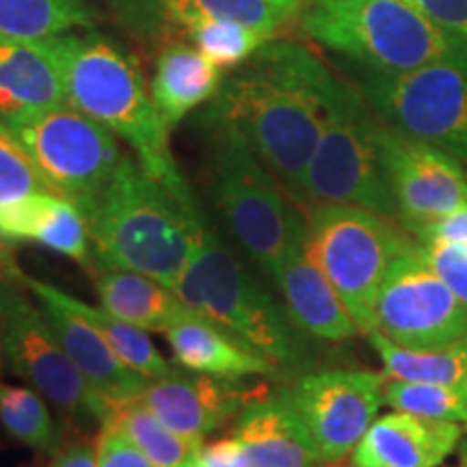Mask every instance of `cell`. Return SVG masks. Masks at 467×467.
<instances>
[{"mask_svg":"<svg viewBox=\"0 0 467 467\" xmlns=\"http://www.w3.org/2000/svg\"><path fill=\"white\" fill-rule=\"evenodd\" d=\"M337 83L306 46L268 39L223 80L202 121L241 134L299 203L303 175L317 151Z\"/></svg>","mask_w":467,"mask_h":467,"instance_id":"6da1fadb","label":"cell"},{"mask_svg":"<svg viewBox=\"0 0 467 467\" xmlns=\"http://www.w3.org/2000/svg\"><path fill=\"white\" fill-rule=\"evenodd\" d=\"M91 266L124 268L173 288L200 247L206 221L184 178L165 180L126 159L83 210Z\"/></svg>","mask_w":467,"mask_h":467,"instance_id":"7a4b0ae2","label":"cell"},{"mask_svg":"<svg viewBox=\"0 0 467 467\" xmlns=\"http://www.w3.org/2000/svg\"><path fill=\"white\" fill-rule=\"evenodd\" d=\"M171 290L238 347L268 361L279 379L301 377L312 364L306 334L288 309L208 225Z\"/></svg>","mask_w":467,"mask_h":467,"instance_id":"3957f363","label":"cell"},{"mask_svg":"<svg viewBox=\"0 0 467 467\" xmlns=\"http://www.w3.org/2000/svg\"><path fill=\"white\" fill-rule=\"evenodd\" d=\"M66 100L130 145L145 171L182 178L169 148V126L145 89L137 61L98 33L58 35Z\"/></svg>","mask_w":467,"mask_h":467,"instance_id":"277c9868","label":"cell"},{"mask_svg":"<svg viewBox=\"0 0 467 467\" xmlns=\"http://www.w3.org/2000/svg\"><path fill=\"white\" fill-rule=\"evenodd\" d=\"M203 126L214 203L243 254L275 282L285 255L306 236L307 221L241 134L214 121Z\"/></svg>","mask_w":467,"mask_h":467,"instance_id":"5b68a950","label":"cell"},{"mask_svg":"<svg viewBox=\"0 0 467 467\" xmlns=\"http://www.w3.org/2000/svg\"><path fill=\"white\" fill-rule=\"evenodd\" d=\"M301 28L325 48L370 74H405L467 55L452 37L407 0H318L306 3Z\"/></svg>","mask_w":467,"mask_h":467,"instance_id":"8992f818","label":"cell"},{"mask_svg":"<svg viewBox=\"0 0 467 467\" xmlns=\"http://www.w3.org/2000/svg\"><path fill=\"white\" fill-rule=\"evenodd\" d=\"M379 128L381 121L361 91L337 83L317 151L303 175L301 206L347 203L399 217Z\"/></svg>","mask_w":467,"mask_h":467,"instance_id":"52a82bcc","label":"cell"},{"mask_svg":"<svg viewBox=\"0 0 467 467\" xmlns=\"http://www.w3.org/2000/svg\"><path fill=\"white\" fill-rule=\"evenodd\" d=\"M413 243L394 219L347 203H314L307 249L361 334L375 329V306L389 266Z\"/></svg>","mask_w":467,"mask_h":467,"instance_id":"ba28073f","label":"cell"},{"mask_svg":"<svg viewBox=\"0 0 467 467\" xmlns=\"http://www.w3.org/2000/svg\"><path fill=\"white\" fill-rule=\"evenodd\" d=\"M3 117L52 195L72 202L80 213L98 200L128 159L117 134L67 102Z\"/></svg>","mask_w":467,"mask_h":467,"instance_id":"9c48e42d","label":"cell"},{"mask_svg":"<svg viewBox=\"0 0 467 467\" xmlns=\"http://www.w3.org/2000/svg\"><path fill=\"white\" fill-rule=\"evenodd\" d=\"M359 91L383 124L467 162V55L405 74H370Z\"/></svg>","mask_w":467,"mask_h":467,"instance_id":"30bf717a","label":"cell"},{"mask_svg":"<svg viewBox=\"0 0 467 467\" xmlns=\"http://www.w3.org/2000/svg\"><path fill=\"white\" fill-rule=\"evenodd\" d=\"M0 282V353L17 377L74 416H89L104 424L110 407L93 392L46 320L42 307L17 288Z\"/></svg>","mask_w":467,"mask_h":467,"instance_id":"8fae6325","label":"cell"},{"mask_svg":"<svg viewBox=\"0 0 467 467\" xmlns=\"http://www.w3.org/2000/svg\"><path fill=\"white\" fill-rule=\"evenodd\" d=\"M375 329L407 348L446 347L467 336V307L429 266L420 244L389 266L377 296Z\"/></svg>","mask_w":467,"mask_h":467,"instance_id":"7c38bea8","label":"cell"},{"mask_svg":"<svg viewBox=\"0 0 467 467\" xmlns=\"http://www.w3.org/2000/svg\"><path fill=\"white\" fill-rule=\"evenodd\" d=\"M385 383V372L323 370L296 377L282 392L306 424L323 463H342L377 420Z\"/></svg>","mask_w":467,"mask_h":467,"instance_id":"4fadbf2b","label":"cell"},{"mask_svg":"<svg viewBox=\"0 0 467 467\" xmlns=\"http://www.w3.org/2000/svg\"><path fill=\"white\" fill-rule=\"evenodd\" d=\"M385 171L407 232L467 208V175L457 159L388 124L379 128Z\"/></svg>","mask_w":467,"mask_h":467,"instance_id":"5bb4252c","label":"cell"},{"mask_svg":"<svg viewBox=\"0 0 467 467\" xmlns=\"http://www.w3.org/2000/svg\"><path fill=\"white\" fill-rule=\"evenodd\" d=\"M271 392L266 383L171 370L167 377L150 381L141 400L175 435L202 443L210 433L238 418L249 402Z\"/></svg>","mask_w":467,"mask_h":467,"instance_id":"9a60e30c","label":"cell"},{"mask_svg":"<svg viewBox=\"0 0 467 467\" xmlns=\"http://www.w3.org/2000/svg\"><path fill=\"white\" fill-rule=\"evenodd\" d=\"M17 284L33 292L63 350L87 379L93 392L100 394L110 407L143 394L150 379L137 375L119 359L107 337L66 301V292L25 273L17 275Z\"/></svg>","mask_w":467,"mask_h":467,"instance_id":"2e32d148","label":"cell"},{"mask_svg":"<svg viewBox=\"0 0 467 467\" xmlns=\"http://www.w3.org/2000/svg\"><path fill=\"white\" fill-rule=\"evenodd\" d=\"M117 9L134 31L184 39L203 20H234L273 37L299 11L277 0H117Z\"/></svg>","mask_w":467,"mask_h":467,"instance_id":"e0dca14e","label":"cell"},{"mask_svg":"<svg viewBox=\"0 0 467 467\" xmlns=\"http://www.w3.org/2000/svg\"><path fill=\"white\" fill-rule=\"evenodd\" d=\"M459 422L429 420L405 411L375 420L350 452L353 467H437L461 443Z\"/></svg>","mask_w":467,"mask_h":467,"instance_id":"ac0fdd59","label":"cell"},{"mask_svg":"<svg viewBox=\"0 0 467 467\" xmlns=\"http://www.w3.org/2000/svg\"><path fill=\"white\" fill-rule=\"evenodd\" d=\"M275 284L282 290L292 323L306 336L314 340L344 342L359 334L340 295L309 254L307 232L285 255Z\"/></svg>","mask_w":467,"mask_h":467,"instance_id":"d6986e66","label":"cell"},{"mask_svg":"<svg viewBox=\"0 0 467 467\" xmlns=\"http://www.w3.org/2000/svg\"><path fill=\"white\" fill-rule=\"evenodd\" d=\"M232 435L241 441L247 467H317L323 461L282 389L249 402Z\"/></svg>","mask_w":467,"mask_h":467,"instance_id":"ffe728a7","label":"cell"},{"mask_svg":"<svg viewBox=\"0 0 467 467\" xmlns=\"http://www.w3.org/2000/svg\"><path fill=\"white\" fill-rule=\"evenodd\" d=\"M63 102L67 100L58 37L20 39L0 35V115Z\"/></svg>","mask_w":467,"mask_h":467,"instance_id":"44dd1931","label":"cell"},{"mask_svg":"<svg viewBox=\"0 0 467 467\" xmlns=\"http://www.w3.org/2000/svg\"><path fill=\"white\" fill-rule=\"evenodd\" d=\"M0 238L42 244L78 265L91 266V241L83 213L52 192H35L0 206Z\"/></svg>","mask_w":467,"mask_h":467,"instance_id":"7402d4cb","label":"cell"},{"mask_svg":"<svg viewBox=\"0 0 467 467\" xmlns=\"http://www.w3.org/2000/svg\"><path fill=\"white\" fill-rule=\"evenodd\" d=\"M165 336L175 361L184 370L221 379H279L277 370L268 361L238 347L230 336H225L192 309L169 327Z\"/></svg>","mask_w":467,"mask_h":467,"instance_id":"603a6c76","label":"cell"},{"mask_svg":"<svg viewBox=\"0 0 467 467\" xmlns=\"http://www.w3.org/2000/svg\"><path fill=\"white\" fill-rule=\"evenodd\" d=\"M221 72L192 44L169 42L156 58L151 78V100L165 124H180L191 110L213 100L223 85Z\"/></svg>","mask_w":467,"mask_h":467,"instance_id":"cb8c5ba5","label":"cell"},{"mask_svg":"<svg viewBox=\"0 0 467 467\" xmlns=\"http://www.w3.org/2000/svg\"><path fill=\"white\" fill-rule=\"evenodd\" d=\"M91 279L102 307L145 331L165 334L191 309L165 284L124 268L93 266Z\"/></svg>","mask_w":467,"mask_h":467,"instance_id":"d4e9b609","label":"cell"},{"mask_svg":"<svg viewBox=\"0 0 467 467\" xmlns=\"http://www.w3.org/2000/svg\"><path fill=\"white\" fill-rule=\"evenodd\" d=\"M370 344L383 361L385 375L394 381L443 383L467 389V336L437 348H407L370 331Z\"/></svg>","mask_w":467,"mask_h":467,"instance_id":"484cf974","label":"cell"},{"mask_svg":"<svg viewBox=\"0 0 467 467\" xmlns=\"http://www.w3.org/2000/svg\"><path fill=\"white\" fill-rule=\"evenodd\" d=\"M93 14L85 0H0V35L46 39L89 28Z\"/></svg>","mask_w":467,"mask_h":467,"instance_id":"4316f807","label":"cell"},{"mask_svg":"<svg viewBox=\"0 0 467 467\" xmlns=\"http://www.w3.org/2000/svg\"><path fill=\"white\" fill-rule=\"evenodd\" d=\"M102 426H113L119 433H124L154 467L182 465L202 446V443H192L167 429L141 400V396L113 405L110 416Z\"/></svg>","mask_w":467,"mask_h":467,"instance_id":"83f0119b","label":"cell"},{"mask_svg":"<svg viewBox=\"0 0 467 467\" xmlns=\"http://www.w3.org/2000/svg\"><path fill=\"white\" fill-rule=\"evenodd\" d=\"M66 301L80 314V317L89 320V323L107 337V342L113 347L115 353L119 355V359L124 361L130 370L137 372V375L154 381V379L167 377L169 372L173 370L171 364H169V361L161 355V350L156 348V344L150 340L148 334H145V329H139V327L126 323V320L110 314L109 309L74 299L67 292Z\"/></svg>","mask_w":467,"mask_h":467,"instance_id":"f1b7e54d","label":"cell"},{"mask_svg":"<svg viewBox=\"0 0 467 467\" xmlns=\"http://www.w3.org/2000/svg\"><path fill=\"white\" fill-rule=\"evenodd\" d=\"M0 424L16 441L42 452L57 448V426L42 394L33 388H0Z\"/></svg>","mask_w":467,"mask_h":467,"instance_id":"f546056e","label":"cell"},{"mask_svg":"<svg viewBox=\"0 0 467 467\" xmlns=\"http://www.w3.org/2000/svg\"><path fill=\"white\" fill-rule=\"evenodd\" d=\"M383 405L420 418L467 424V389L454 385L388 379L383 389Z\"/></svg>","mask_w":467,"mask_h":467,"instance_id":"4dcf8cb0","label":"cell"},{"mask_svg":"<svg viewBox=\"0 0 467 467\" xmlns=\"http://www.w3.org/2000/svg\"><path fill=\"white\" fill-rule=\"evenodd\" d=\"M265 33L234 20H203L186 33V42L203 52L219 69H236L265 46Z\"/></svg>","mask_w":467,"mask_h":467,"instance_id":"1f68e13d","label":"cell"},{"mask_svg":"<svg viewBox=\"0 0 467 467\" xmlns=\"http://www.w3.org/2000/svg\"><path fill=\"white\" fill-rule=\"evenodd\" d=\"M35 192H50L42 173L22 145L14 128L0 115V206Z\"/></svg>","mask_w":467,"mask_h":467,"instance_id":"d6a6232c","label":"cell"},{"mask_svg":"<svg viewBox=\"0 0 467 467\" xmlns=\"http://www.w3.org/2000/svg\"><path fill=\"white\" fill-rule=\"evenodd\" d=\"M424 260L467 307V247L451 243H420Z\"/></svg>","mask_w":467,"mask_h":467,"instance_id":"836d02e7","label":"cell"},{"mask_svg":"<svg viewBox=\"0 0 467 467\" xmlns=\"http://www.w3.org/2000/svg\"><path fill=\"white\" fill-rule=\"evenodd\" d=\"M96 457L98 467H154L151 461L113 426H102Z\"/></svg>","mask_w":467,"mask_h":467,"instance_id":"e575fe53","label":"cell"},{"mask_svg":"<svg viewBox=\"0 0 467 467\" xmlns=\"http://www.w3.org/2000/svg\"><path fill=\"white\" fill-rule=\"evenodd\" d=\"M435 26L467 44V0H407Z\"/></svg>","mask_w":467,"mask_h":467,"instance_id":"d590c367","label":"cell"},{"mask_svg":"<svg viewBox=\"0 0 467 467\" xmlns=\"http://www.w3.org/2000/svg\"><path fill=\"white\" fill-rule=\"evenodd\" d=\"M420 243H451L467 247V208L426 223L416 232Z\"/></svg>","mask_w":467,"mask_h":467,"instance_id":"8d00e7d4","label":"cell"},{"mask_svg":"<svg viewBox=\"0 0 467 467\" xmlns=\"http://www.w3.org/2000/svg\"><path fill=\"white\" fill-rule=\"evenodd\" d=\"M197 459L206 467H247L241 441L234 435L208 443V446H200Z\"/></svg>","mask_w":467,"mask_h":467,"instance_id":"74e56055","label":"cell"},{"mask_svg":"<svg viewBox=\"0 0 467 467\" xmlns=\"http://www.w3.org/2000/svg\"><path fill=\"white\" fill-rule=\"evenodd\" d=\"M48 467H98L96 451L85 443H74L52 459Z\"/></svg>","mask_w":467,"mask_h":467,"instance_id":"f35d334b","label":"cell"},{"mask_svg":"<svg viewBox=\"0 0 467 467\" xmlns=\"http://www.w3.org/2000/svg\"><path fill=\"white\" fill-rule=\"evenodd\" d=\"M20 268H17L14 255L5 238H0V282H17L20 275Z\"/></svg>","mask_w":467,"mask_h":467,"instance_id":"ab89813d","label":"cell"},{"mask_svg":"<svg viewBox=\"0 0 467 467\" xmlns=\"http://www.w3.org/2000/svg\"><path fill=\"white\" fill-rule=\"evenodd\" d=\"M459 467H467V440L459 443Z\"/></svg>","mask_w":467,"mask_h":467,"instance_id":"60d3db41","label":"cell"},{"mask_svg":"<svg viewBox=\"0 0 467 467\" xmlns=\"http://www.w3.org/2000/svg\"><path fill=\"white\" fill-rule=\"evenodd\" d=\"M178 467H206V465H203V463H202V461H200V459H197V452H195V454H192V457H189V459H186V461H184V463H182V465H178Z\"/></svg>","mask_w":467,"mask_h":467,"instance_id":"b9f144b4","label":"cell"},{"mask_svg":"<svg viewBox=\"0 0 467 467\" xmlns=\"http://www.w3.org/2000/svg\"><path fill=\"white\" fill-rule=\"evenodd\" d=\"M277 3H282V5H288V7H295V9H299L303 0H277Z\"/></svg>","mask_w":467,"mask_h":467,"instance_id":"7bdbcfd3","label":"cell"},{"mask_svg":"<svg viewBox=\"0 0 467 467\" xmlns=\"http://www.w3.org/2000/svg\"><path fill=\"white\" fill-rule=\"evenodd\" d=\"M303 3H318V0H303Z\"/></svg>","mask_w":467,"mask_h":467,"instance_id":"ee69618b","label":"cell"},{"mask_svg":"<svg viewBox=\"0 0 467 467\" xmlns=\"http://www.w3.org/2000/svg\"><path fill=\"white\" fill-rule=\"evenodd\" d=\"M437 467H440V465H437Z\"/></svg>","mask_w":467,"mask_h":467,"instance_id":"f6af8a7d","label":"cell"}]
</instances>
